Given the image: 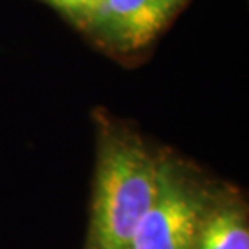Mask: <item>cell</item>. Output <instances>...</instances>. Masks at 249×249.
<instances>
[{
  "mask_svg": "<svg viewBox=\"0 0 249 249\" xmlns=\"http://www.w3.org/2000/svg\"><path fill=\"white\" fill-rule=\"evenodd\" d=\"M194 249H249V223L240 202L213 201L201 228Z\"/></svg>",
  "mask_w": 249,
  "mask_h": 249,
  "instance_id": "277c9868",
  "label": "cell"
},
{
  "mask_svg": "<svg viewBox=\"0 0 249 249\" xmlns=\"http://www.w3.org/2000/svg\"><path fill=\"white\" fill-rule=\"evenodd\" d=\"M215 199L173 159L160 157L156 201L128 249H194L199 228Z\"/></svg>",
  "mask_w": 249,
  "mask_h": 249,
  "instance_id": "7a4b0ae2",
  "label": "cell"
},
{
  "mask_svg": "<svg viewBox=\"0 0 249 249\" xmlns=\"http://www.w3.org/2000/svg\"><path fill=\"white\" fill-rule=\"evenodd\" d=\"M44 2L55 8L63 17L70 18L73 23L89 28L101 10L104 0H44Z\"/></svg>",
  "mask_w": 249,
  "mask_h": 249,
  "instance_id": "5b68a950",
  "label": "cell"
},
{
  "mask_svg": "<svg viewBox=\"0 0 249 249\" xmlns=\"http://www.w3.org/2000/svg\"><path fill=\"white\" fill-rule=\"evenodd\" d=\"M188 0H104L89 24L118 52H134L149 46Z\"/></svg>",
  "mask_w": 249,
  "mask_h": 249,
  "instance_id": "3957f363",
  "label": "cell"
},
{
  "mask_svg": "<svg viewBox=\"0 0 249 249\" xmlns=\"http://www.w3.org/2000/svg\"><path fill=\"white\" fill-rule=\"evenodd\" d=\"M160 157L126 129L99 139L88 249H128L156 201Z\"/></svg>",
  "mask_w": 249,
  "mask_h": 249,
  "instance_id": "6da1fadb",
  "label": "cell"
}]
</instances>
